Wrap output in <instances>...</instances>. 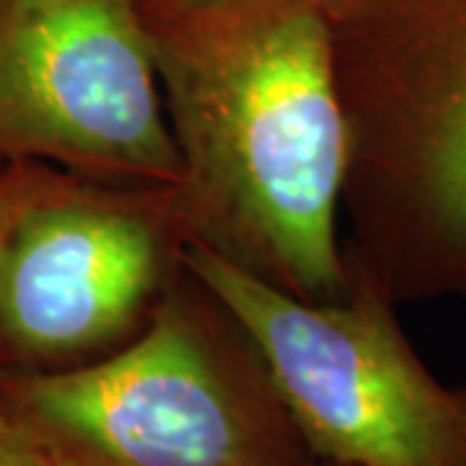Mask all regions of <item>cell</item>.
Returning <instances> with one entry per match:
<instances>
[{
	"mask_svg": "<svg viewBox=\"0 0 466 466\" xmlns=\"http://www.w3.org/2000/svg\"><path fill=\"white\" fill-rule=\"evenodd\" d=\"M187 241L303 300L350 293L348 122L319 0H135Z\"/></svg>",
	"mask_w": 466,
	"mask_h": 466,
	"instance_id": "cell-1",
	"label": "cell"
},
{
	"mask_svg": "<svg viewBox=\"0 0 466 466\" xmlns=\"http://www.w3.org/2000/svg\"><path fill=\"white\" fill-rule=\"evenodd\" d=\"M309 466H345V464H337V461H327V459H314Z\"/></svg>",
	"mask_w": 466,
	"mask_h": 466,
	"instance_id": "cell-9",
	"label": "cell"
},
{
	"mask_svg": "<svg viewBox=\"0 0 466 466\" xmlns=\"http://www.w3.org/2000/svg\"><path fill=\"white\" fill-rule=\"evenodd\" d=\"M52 466H309L317 456L244 324L189 267L146 329L63 370L0 368Z\"/></svg>",
	"mask_w": 466,
	"mask_h": 466,
	"instance_id": "cell-3",
	"label": "cell"
},
{
	"mask_svg": "<svg viewBox=\"0 0 466 466\" xmlns=\"http://www.w3.org/2000/svg\"><path fill=\"white\" fill-rule=\"evenodd\" d=\"M0 161L116 187L182 184L135 0H0Z\"/></svg>",
	"mask_w": 466,
	"mask_h": 466,
	"instance_id": "cell-6",
	"label": "cell"
},
{
	"mask_svg": "<svg viewBox=\"0 0 466 466\" xmlns=\"http://www.w3.org/2000/svg\"><path fill=\"white\" fill-rule=\"evenodd\" d=\"M0 164H3V161H0Z\"/></svg>",
	"mask_w": 466,
	"mask_h": 466,
	"instance_id": "cell-10",
	"label": "cell"
},
{
	"mask_svg": "<svg viewBox=\"0 0 466 466\" xmlns=\"http://www.w3.org/2000/svg\"><path fill=\"white\" fill-rule=\"evenodd\" d=\"M67 171L34 161H3L0 164V244L14 228L21 213L47 195Z\"/></svg>",
	"mask_w": 466,
	"mask_h": 466,
	"instance_id": "cell-7",
	"label": "cell"
},
{
	"mask_svg": "<svg viewBox=\"0 0 466 466\" xmlns=\"http://www.w3.org/2000/svg\"><path fill=\"white\" fill-rule=\"evenodd\" d=\"M184 265L251 334L317 459L466 466V383L425 366L379 285L350 269L345 299L303 300L198 244Z\"/></svg>",
	"mask_w": 466,
	"mask_h": 466,
	"instance_id": "cell-4",
	"label": "cell"
},
{
	"mask_svg": "<svg viewBox=\"0 0 466 466\" xmlns=\"http://www.w3.org/2000/svg\"><path fill=\"white\" fill-rule=\"evenodd\" d=\"M177 187L66 174L0 244V368L63 370L146 329L187 251Z\"/></svg>",
	"mask_w": 466,
	"mask_h": 466,
	"instance_id": "cell-5",
	"label": "cell"
},
{
	"mask_svg": "<svg viewBox=\"0 0 466 466\" xmlns=\"http://www.w3.org/2000/svg\"><path fill=\"white\" fill-rule=\"evenodd\" d=\"M0 466H52L29 428L0 400Z\"/></svg>",
	"mask_w": 466,
	"mask_h": 466,
	"instance_id": "cell-8",
	"label": "cell"
},
{
	"mask_svg": "<svg viewBox=\"0 0 466 466\" xmlns=\"http://www.w3.org/2000/svg\"><path fill=\"white\" fill-rule=\"evenodd\" d=\"M319 3L348 122V267L397 306L466 299V0Z\"/></svg>",
	"mask_w": 466,
	"mask_h": 466,
	"instance_id": "cell-2",
	"label": "cell"
}]
</instances>
